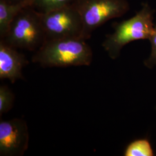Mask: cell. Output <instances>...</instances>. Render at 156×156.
Instances as JSON below:
<instances>
[{"label": "cell", "instance_id": "11", "mask_svg": "<svg viewBox=\"0 0 156 156\" xmlns=\"http://www.w3.org/2000/svg\"><path fill=\"white\" fill-rule=\"evenodd\" d=\"M15 95L6 86L0 87V116L9 111L13 105Z\"/></svg>", "mask_w": 156, "mask_h": 156}, {"label": "cell", "instance_id": "13", "mask_svg": "<svg viewBox=\"0 0 156 156\" xmlns=\"http://www.w3.org/2000/svg\"><path fill=\"white\" fill-rule=\"evenodd\" d=\"M4 1L9 3H18V2H21L27 0H4Z\"/></svg>", "mask_w": 156, "mask_h": 156}, {"label": "cell", "instance_id": "10", "mask_svg": "<svg viewBox=\"0 0 156 156\" xmlns=\"http://www.w3.org/2000/svg\"><path fill=\"white\" fill-rule=\"evenodd\" d=\"M76 0H31V6L39 12L50 11L71 5Z\"/></svg>", "mask_w": 156, "mask_h": 156}, {"label": "cell", "instance_id": "14", "mask_svg": "<svg viewBox=\"0 0 156 156\" xmlns=\"http://www.w3.org/2000/svg\"></svg>", "mask_w": 156, "mask_h": 156}, {"label": "cell", "instance_id": "1", "mask_svg": "<svg viewBox=\"0 0 156 156\" xmlns=\"http://www.w3.org/2000/svg\"><path fill=\"white\" fill-rule=\"evenodd\" d=\"M92 60V49L81 38L47 39L32 57L44 67L89 66Z\"/></svg>", "mask_w": 156, "mask_h": 156}, {"label": "cell", "instance_id": "2", "mask_svg": "<svg viewBox=\"0 0 156 156\" xmlns=\"http://www.w3.org/2000/svg\"><path fill=\"white\" fill-rule=\"evenodd\" d=\"M153 13L147 4L134 17L113 24L114 32L106 36L102 46L109 57L115 60L125 45L140 39H149L154 32Z\"/></svg>", "mask_w": 156, "mask_h": 156}, {"label": "cell", "instance_id": "7", "mask_svg": "<svg viewBox=\"0 0 156 156\" xmlns=\"http://www.w3.org/2000/svg\"><path fill=\"white\" fill-rule=\"evenodd\" d=\"M26 56L16 48L0 40V79L13 83L23 78V69L28 64Z\"/></svg>", "mask_w": 156, "mask_h": 156}, {"label": "cell", "instance_id": "5", "mask_svg": "<svg viewBox=\"0 0 156 156\" xmlns=\"http://www.w3.org/2000/svg\"><path fill=\"white\" fill-rule=\"evenodd\" d=\"M46 39L81 38L83 23L74 4L39 12Z\"/></svg>", "mask_w": 156, "mask_h": 156}, {"label": "cell", "instance_id": "3", "mask_svg": "<svg viewBox=\"0 0 156 156\" xmlns=\"http://www.w3.org/2000/svg\"><path fill=\"white\" fill-rule=\"evenodd\" d=\"M46 39L39 12L28 6L15 17L2 40L16 49L35 51Z\"/></svg>", "mask_w": 156, "mask_h": 156}, {"label": "cell", "instance_id": "12", "mask_svg": "<svg viewBox=\"0 0 156 156\" xmlns=\"http://www.w3.org/2000/svg\"><path fill=\"white\" fill-rule=\"evenodd\" d=\"M149 40L151 46V55L145 60L144 64L145 67L152 69L156 66V24L154 25V32Z\"/></svg>", "mask_w": 156, "mask_h": 156}, {"label": "cell", "instance_id": "9", "mask_svg": "<svg viewBox=\"0 0 156 156\" xmlns=\"http://www.w3.org/2000/svg\"><path fill=\"white\" fill-rule=\"evenodd\" d=\"M125 156H153L154 152L147 139L136 140L131 142L124 151Z\"/></svg>", "mask_w": 156, "mask_h": 156}, {"label": "cell", "instance_id": "8", "mask_svg": "<svg viewBox=\"0 0 156 156\" xmlns=\"http://www.w3.org/2000/svg\"><path fill=\"white\" fill-rule=\"evenodd\" d=\"M31 6V0L18 3H9L0 0V38L4 39L9 27L19 13L24 8Z\"/></svg>", "mask_w": 156, "mask_h": 156}, {"label": "cell", "instance_id": "4", "mask_svg": "<svg viewBox=\"0 0 156 156\" xmlns=\"http://www.w3.org/2000/svg\"><path fill=\"white\" fill-rule=\"evenodd\" d=\"M74 5L81 16V38L87 41L93 32L112 19L122 16L129 9L127 0H76Z\"/></svg>", "mask_w": 156, "mask_h": 156}, {"label": "cell", "instance_id": "6", "mask_svg": "<svg viewBox=\"0 0 156 156\" xmlns=\"http://www.w3.org/2000/svg\"><path fill=\"white\" fill-rule=\"evenodd\" d=\"M29 133L21 119L0 122V156H22L28 149Z\"/></svg>", "mask_w": 156, "mask_h": 156}]
</instances>
